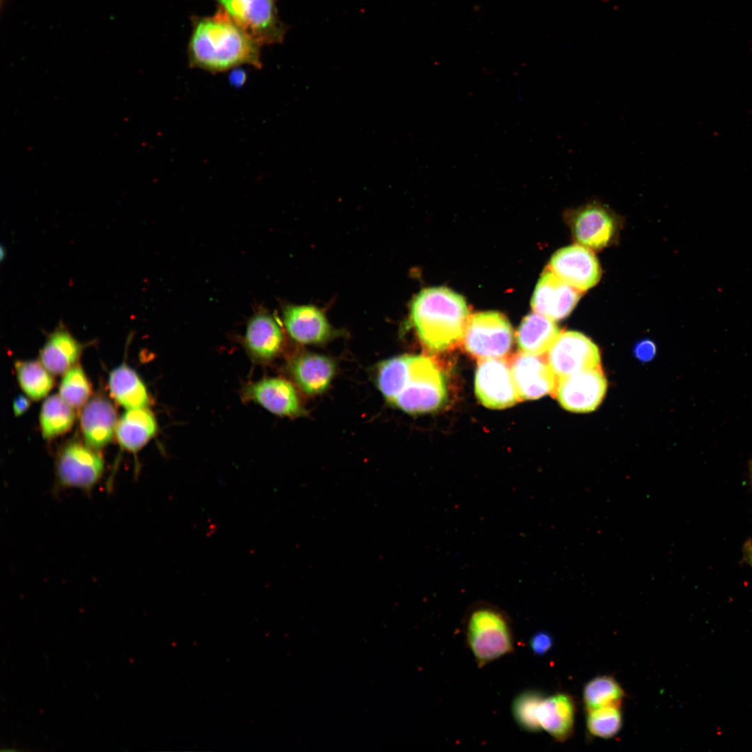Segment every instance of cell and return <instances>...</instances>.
Returning <instances> with one entry per match:
<instances>
[{
  "label": "cell",
  "instance_id": "1",
  "mask_svg": "<svg viewBox=\"0 0 752 752\" xmlns=\"http://www.w3.org/2000/svg\"><path fill=\"white\" fill-rule=\"evenodd\" d=\"M261 45L221 8L212 16L196 17L188 45L191 67L210 72L242 65L261 68Z\"/></svg>",
  "mask_w": 752,
  "mask_h": 752
},
{
  "label": "cell",
  "instance_id": "2",
  "mask_svg": "<svg viewBox=\"0 0 752 752\" xmlns=\"http://www.w3.org/2000/svg\"><path fill=\"white\" fill-rule=\"evenodd\" d=\"M377 384L391 404L410 414L431 412L446 400L445 377L432 359L402 355L379 366Z\"/></svg>",
  "mask_w": 752,
  "mask_h": 752
},
{
  "label": "cell",
  "instance_id": "3",
  "mask_svg": "<svg viewBox=\"0 0 752 752\" xmlns=\"http://www.w3.org/2000/svg\"><path fill=\"white\" fill-rule=\"evenodd\" d=\"M413 326L422 344L430 351L448 350L462 340L469 320L464 298L443 287L421 290L411 307Z\"/></svg>",
  "mask_w": 752,
  "mask_h": 752
},
{
  "label": "cell",
  "instance_id": "4",
  "mask_svg": "<svg viewBox=\"0 0 752 752\" xmlns=\"http://www.w3.org/2000/svg\"><path fill=\"white\" fill-rule=\"evenodd\" d=\"M512 713L522 730L529 733L543 730L558 742L565 741L573 732L574 702L564 693L545 696L537 691H522L512 702Z\"/></svg>",
  "mask_w": 752,
  "mask_h": 752
},
{
  "label": "cell",
  "instance_id": "5",
  "mask_svg": "<svg viewBox=\"0 0 752 752\" xmlns=\"http://www.w3.org/2000/svg\"><path fill=\"white\" fill-rule=\"evenodd\" d=\"M465 635L479 668L513 651L510 620L506 613L491 604L480 603L471 608Z\"/></svg>",
  "mask_w": 752,
  "mask_h": 752
},
{
  "label": "cell",
  "instance_id": "6",
  "mask_svg": "<svg viewBox=\"0 0 752 752\" xmlns=\"http://www.w3.org/2000/svg\"><path fill=\"white\" fill-rule=\"evenodd\" d=\"M261 45L283 42L287 27L279 16L276 0H213Z\"/></svg>",
  "mask_w": 752,
  "mask_h": 752
},
{
  "label": "cell",
  "instance_id": "7",
  "mask_svg": "<svg viewBox=\"0 0 752 752\" xmlns=\"http://www.w3.org/2000/svg\"><path fill=\"white\" fill-rule=\"evenodd\" d=\"M462 340L465 350L476 359L500 358L511 349L513 334L502 314L483 312L469 318Z\"/></svg>",
  "mask_w": 752,
  "mask_h": 752
},
{
  "label": "cell",
  "instance_id": "8",
  "mask_svg": "<svg viewBox=\"0 0 752 752\" xmlns=\"http://www.w3.org/2000/svg\"><path fill=\"white\" fill-rule=\"evenodd\" d=\"M94 450L77 442L65 446L56 460V487L77 488L89 494L104 467L102 456Z\"/></svg>",
  "mask_w": 752,
  "mask_h": 752
},
{
  "label": "cell",
  "instance_id": "9",
  "mask_svg": "<svg viewBox=\"0 0 752 752\" xmlns=\"http://www.w3.org/2000/svg\"><path fill=\"white\" fill-rule=\"evenodd\" d=\"M566 217L574 240L589 249L600 250L613 240L618 219L607 206L593 201L567 210Z\"/></svg>",
  "mask_w": 752,
  "mask_h": 752
},
{
  "label": "cell",
  "instance_id": "10",
  "mask_svg": "<svg viewBox=\"0 0 752 752\" xmlns=\"http://www.w3.org/2000/svg\"><path fill=\"white\" fill-rule=\"evenodd\" d=\"M547 361L557 379L583 370L600 368L598 347L586 336L564 331L548 350Z\"/></svg>",
  "mask_w": 752,
  "mask_h": 752
},
{
  "label": "cell",
  "instance_id": "11",
  "mask_svg": "<svg viewBox=\"0 0 752 752\" xmlns=\"http://www.w3.org/2000/svg\"><path fill=\"white\" fill-rule=\"evenodd\" d=\"M475 393L479 401L491 409H504L520 400L510 365L504 359L480 360L475 375Z\"/></svg>",
  "mask_w": 752,
  "mask_h": 752
},
{
  "label": "cell",
  "instance_id": "12",
  "mask_svg": "<svg viewBox=\"0 0 752 752\" xmlns=\"http://www.w3.org/2000/svg\"><path fill=\"white\" fill-rule=\"evenodd\" d=\"M606 388V377L597 368L558 378L553 395L566 410L586 413L600 405Z\"/></svg>",
  "mask_w": 752,
  "mask_h": 752
},
{
  "label": "cell",
  "instance_id": "13",
  "mask_svg": "<svg viewBox=\"0 0 752 752\" xmlns=\"http://www.w3.org/2000/svg\"><path fill=\"white\" fill-rule=\"evenodd\" d=\"M549 269L560 279L581 292L595 285L602 274L594 253L579 244L557 251L551 257Z\"/></svg>",
  "mask_w": 752,
  "mask_h": 752
},
{
  "label": "cell",
  "instance_id": "14",
  "mask_svg": "<svg viewBox=\"0 0 752 752\" xmlns=\"http://www.w3.org/2000/svg\"><path fill=\"white\" fill-rule=\"evenodd\" d=\"M510 365L520 400H535L554 393L557 377L544 358L519 353L512 357Z\"/></svg>",
  "mask_w": 752,
  "mask_h": 752
},
{
  "label": "cell",
  "instance_id": "15",
  "mask_svg": "<svg viewBox=\"0 0 752 752\" xmlns=\"http://www.w3.org/2000/svg\"><path fill=\"white\" fill-rule=\"evenodd\" d=\"M581 293L547 269L535 288L531 306L535 313L554 321L559 320L570 315Z\"/></svg>",
  "mask_w": 752,
  "mask_h": 752
},
{
  "label": "cell",
  "instance_id": "16",
  "mask_svg": "<svg viewBox=\"0 0 752 752\" xmlns=\"http://www.w3.org/2000/svg\"><path fill=\"white\" fill-rule=\"evenodd\" d=\"M283 318L288 334L301 343H320L331 334L324 313L313 306L288 305L283 308Z\"/></svg>",
  "mask_w": 752,
  "mask_h": 752
},
{
  "label": "cell",
  "instance_id": "17",
  "mask_svg": "<svg viewBox=\"0 0 752 752\" xmlns=\"http://www.w3.org/2000/svg\"><path fill=\"white\" fill-rule=\"evenodd\" d=\"M116 411L107 399L97 396L86 402L80 416V425L86 445L93 449L106 446L117 425Z\"/></svg>",
  "mask_w": 752,
  "mask_h": 752
},
{
  "label": "cell",
  "instance_id": "18",
  "mask_svg": "<svg viewBox=\"0 0 752 752\" xmlns=\"http://www.w3.org/2000/svg\"><path fill=\"white\" fill-rule=\"evenodd\" d=\"M246 395L279 416L300 414L301 405L294 386L281 378H267L250 385Z\"/></svg>",
  "mask_w": 752,
  "mask_h": 752
},
{
  "label": "cell",
  "instance_id": "19",
  "mask_svg": "<svg viewBox=\"0 0 752 752\" xmlns=\"http://www.w3.org/2000/svg\"><path fill=\"white\" fill-rule=\"evenodd\" d=\"M283 339L280 327L267 312L259 311L248 322L244 343L255 358L261 361L272 359L279 352Z\"/></svg>",
  "mask_w": 752,
  "mask_h": 752
},
{
  "label": "cell",
  "instance_id": "20",
  "mask_svg": "<svg viewBox=\"0 0 752 752\" xmlns=\"http://www.w3.org/2000/svg\"><path fill=\"white\" fill-rule=\"evenodd\" d=\"M83 345L61 324L48 336L40 352L41 363L51 373L61 375L72 368Z\"/></svg>",
  "mask_w": 752,
  "mask_h": 752
},
{
  "label": "cell",
  "instance_id": "21",
  "mask_svg": "<svg viewBox=\"0 0 752 752\" xmlns=\"http://www.w3.org/2000/svg\"><path fill=\"white\" fill-rule=\"evenodd\" d=\"M291 370L299 387L307 394L315 395L328 388L335 373V366L324 356L310 354L296 359Z\"/></svg>",
  "mask_w": 752,
  "mask_h": 752
},
{
  "label": "cell",
  "instance_id": "22",
  "mask_svg": "<svg viewBox=\"0 0 752 752\" xmlns=\"http://www.w3.org/2000/svg\"><path fill=\"white\" fill-rule=\"evenodd\" d=\"M157 423L146 407L130 409L117 423L116 433L120 446L130 452L141 449L155 434Z\"/></svg>",
  "mask_w": 752,
  "mask_h": 752
},
{
  "label": "cell",
  "instance_id": "23",
  "mask_svg": "<svg viewBox=\"0 0 752 752\" xmlns=\"http://www.w3.org/2000/svg\"><path fill=\"white\" fill-rule=\"evenodd\" d=\"M559 334L554 320L533 313L526 316L519 327L517 344L522 352L540 355L549 350Z\"/></svg>",
  "mask_w": 752,
  "mask_h": 752
},
{
  "label": "cell",
  "instance_id": "24",
  "mask_svg": "<svg viewBox=\"0 0 752 752\" xmlns=\"http://www.w3.org/2000/svg\"><path fill=\"white\" fill-rule=\"evenodd\" d=\"M109 386L114 400L127 409L146 407L148 404V395L143 382L126 364H122L111 372Z\"/></svg>",
  "mask_w": 752,
  "mask_h": 752
},
{
  "label": "cell",
  "instance_id": "25",
  "mask_svg": "<svg viewBox=\"0 0 752 752\" xmlns=\"http://www.w3.org/2000/svg\"><path fill=\"white\" fill-rule=\"evenodd\" d=\"M71 407L56 395L45 400L40 414V428L45 438H54L70 429L75 421Z\"/></svg>",
  "mask_w": 752,
  "mask_h": 752
},
{
  "label": "cell",
  "instance_id": "26",
  "mask_svg": "<svg viewBox=\"0 0 752 752\" xmlns=\"http://www.w3.org/2000/svg\"><path fill=\"white\" fill-rule=\"evenodd\" d=\"M15 368L22 390L33 400L45 397L54 385L49 372L36 361H17Z\"/></svg>",
  "mask_w": 752,
  "mask_h": 752
},
{
  "label": "cell",
  "instance_id": "27",
  "mask_svg": "<svg viewBox=\"0 0 752 752\" xmlns=\"http://www.w3.org/2000/svg\"><path fill=\"white\" fill-rule=\"evenodd\" d=\"M625 691L611 676H597L584 687L583 698L586 710L607 705H620Z\"/></svg>",
  "mask_w": 752,
  "mask_h": 752
},
{
  "label": "cell",
  "instance_id": "28",
  "mask_svg": "<svg viewBox=\"0 0 752 752\" xmlns=\"http://www.w3.org/2000/svg\"><path fill=\"white\" fill-rule=\"evenodd\" d=\"M620 705H607L586 710V726L590 735L609 739L616 735L622 723Z\"/></svg>",
  "mask_w": 752,
  "mask_h": 752
},
{
  "label": "cell",
  "instance_id": "29",
  "mask_svg": "<svg viewBox=\"0 0 752 752\" xmlns=\"http://www.w3.org/2000/svg\"><path fill=\"white\" fill-rule=\"evenodd\" d=\"M59 393L60 397L72 407H79L86 402L91 393V387L81 366H75L65 373Z\"/></svg>",
  "mask_w": 752,
  "mask_h": 752
},
{
  "label": "cell",
  "instance_id": "30",
  "mask_svg": "<svg viewBox=\"0 0 752 752\" xmlns=\"http://www.w3.org/2000/svg\"><path fill=\"white\" fill-rule=\"evenodd\" d=\"M553 645V639L551 634L545 631H539L535 633L529 641L531 651L536 655L542 656L548 652Z\"/></svg>",
  "mask_w": 752,
  "mask_h": 752
},
{
  "label": "cell",
  "instance_id": "31",
  "mask_svg": "<svg viewBox=\"0 0 752 752\" xmlns=\"http://www.w3.org/2000/svg\"><path fill=\"white\" fill-rule=\"evenodd\" d=\"M656 354L655 343L648 339L638 342L634 347V356L642 362L651 361Z\"/></svg>",
  "mask_w": 752,
  "mask_h": 752
},
{
  "label": "cell",
  "instance_id": "32",
  "mask_svg": "<svg viewBox=\"0 0 752 752\" xmlns=\"http://www.w3.org/2000/svg\"><path fill=\"white\" fill-rule=\"evenodd\" d=\"M30 405V402L27 398L24 395L17 396L13 401V411L16 416L22 415L25 412Z\"/></svg>",
  "mask_w": 752,
  "mask_h": 752
},
{
  "label": "cell",
  "instance_id": "33",
  "mask_svg": "<svg viewBox=\"0 0 752 752\" xmlns=\"http://www.w3.org/2000/svg\"><path fill=\"white\" fill-rule=\"evenodd\" d=\"M747 556L750 563L752 564V545H750L747 550Z\"/></svg>",
  "mask_w": 752,
  "mask_h": 752
},
{
  "label": "cell",
  "instance_id": "34",
  "mask_svg": "<svg viewBox=\"0 0 752 752\" xmlns=\"http://www.w3.org/2000/svg\"><path fill=\"white\" fill-rule=\"evenodd\" d=\"M751 478H752V467H751Z\"/></svg>",
  "mask_w": 752,
  "mask_h": 752
}]
</instances>
